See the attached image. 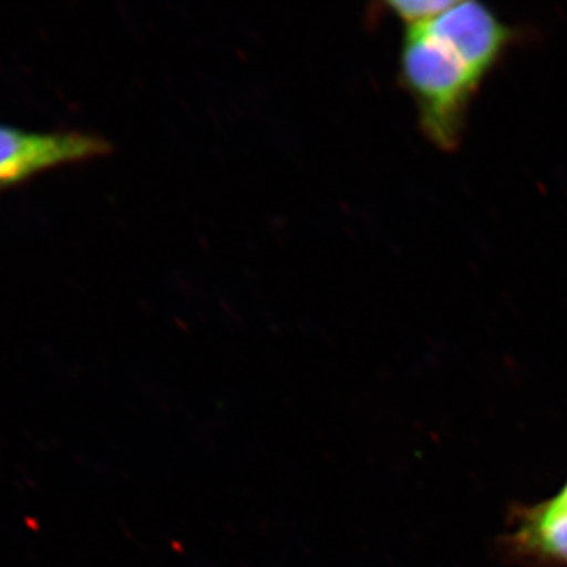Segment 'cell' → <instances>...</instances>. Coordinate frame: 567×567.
I'll return each mask as SVG.
<instances>
[{
  "instance_id": "cell-1",
  "label": "cell",
  "mask_w": 567,
  "mask_h": 567,
  "mask_svg": "<svg viewBox=\"0 0 567 567\" xmlns=\"http://www.w3.org/2000/svg\"><path fill=\"white\" fill-rule=\"evenodd\" d=\"M488 74L466 52L424 24L406 28L401 76L425 136L443 151L462 140L470 103Z\"/></svg>"
},
{
  "instance_id": "cell-2",
  "label": "cell",
  "mask_w": 567,
  "mask_h": 567,
  "mask_svg": "<svg viewBox=\"0 0 567 567\" xmlns=\"http://www.w3.org/2000/svg\"><path fill=\"white\" fill-rule=\"evenodd\" d=\"M110 142L82 132H29L0 123V194L47 171L99 158Z\"/></svg>"
},
{
  "instance_id": "cell-3",
  "label": "cell",
  "mask_w": 567,
  "mask_h": 567,
  "mask_svg": "<svg viewBox=\"0 0 567 567\" xmlns=\"http://www.w3.org/2000/svg\"><path fill=\"white\" fill-rule=\"evenodd\" d=\"M517 539L540 557L567 563V483L554 498L528 511Z\"/></svg>"
},
{
  "instance_id": "cell-4",
  "label": "cell",
  "mask_w": 567,
  "mask_h": 567,
  "mask_svg": "<svg viewBox=\"0 0 567 567\" xmlns=\"http://www.w3.org/2000/svg\"><path fill=\"white\" fill-rule=\"evenodd\" d=\"M453 3L447 0H399V2L388 3V9L393 11L394 17L404 22L406 28H410V25L424 24L434 20L439 14L451 9Z\"/></svg>"
}]
</instances>
